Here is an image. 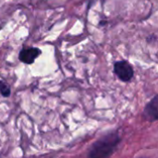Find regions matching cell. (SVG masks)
<instances>
[{"label":"cell","mask_w":158,"mask_h":158,"mask_svg":"<svg viewBox=\"0 0 158 158\" xmlns=\"http://www.w3.org/2000/svg\"><path fill=\"white\" fill-rule=\"evenodd\" d=\"M119 142L120 137L116 132L106 134L92 145L88 156L89 157H107L113 154Z\"/></svg>","instance_id":"6da1fadb"},{"label":"cell","mask_w":158,"mask_h":158,"mask_svg":"<svg viewBox=\"0 0 158 158\" xmlns=\"http://www.w3.org/2000/svg\"><path fill=\"white\" fill-rule=\"evenodd\" d=\"M114 72L119 78V80H121L124 82L130 81L134 74L132 67L126 60L116 62L114 64Z\"/></svg>","instance_id":"7a4b0ae2"},{"label":"cell","mask_w":158,"mask_h":158,"mask_svg":"<svg viewBox=\"0 0 158 158\" xmlns=\"http://www.w3.org/2000/svg\"><path fill=\"white\" fill-rule=\"evenodd\" d=\"M41 55V50L36 47L23 48L19 55V58L25 64H32L34 60Z\"/></svg>","instance_id":"3957f363"},{"label":"cell","mask_w":158,"mask_h":158,"mask_svg":"<svg viewBox=\"0 0 158 158\" xmlns=\"http://www.w3.org/2000/svg\"><path fill=\"white\" fill-rule=\"evenodd\" d=\"M143 117L151 122L156 121L158 118V96L156 95L151 102L147 104L143 111Z\"/></svg>","instance_id":"277c9868"},{"label":"cell","mask_w":158,"mask_h":158,"mask_svg":"<svg viewBox=\"0 0 158 158\" xmlns=\"http://www.w3.org/2000/svg\"><path fill=\"white\" fill-rule=\"evenodd\" d=\"M10 88L6 85V82L0 81V94L4 97H8L10 95Z\"/></svg>","instance_id":"5b68a950"},{"label":"cell","mask_w":158,"mask_h":158,"mask_svg":"<svg viewBox=\"0 0 158 158\" xmlns=\"http://www.w3.org/2000/svg\"><path fill=\"white\" fill-rule=\"evenodd\" d=\"M106 21H101V22H100V25L103 26V24H106Z\"/></svg>","instance_id":"8992f818"}]
</instances>
